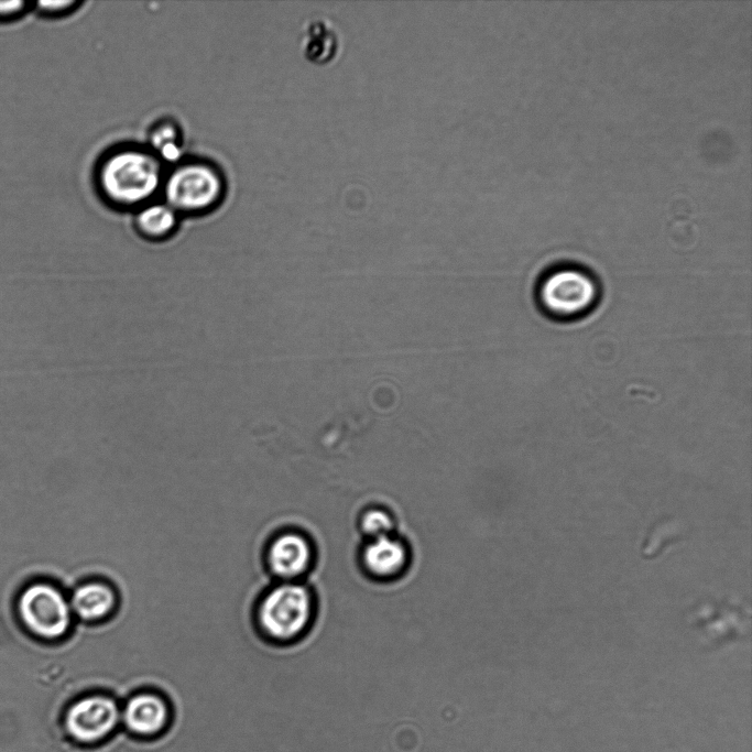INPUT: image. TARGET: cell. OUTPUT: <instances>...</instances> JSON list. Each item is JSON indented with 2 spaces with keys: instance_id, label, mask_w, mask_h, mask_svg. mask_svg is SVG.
<instances>
[{
  "instance_id": "7c38bea8",
  "label": "cell",
  "mask_w": 752,
  "mask_h": 752,
  "mask_svg": "<svg viewBox=\"0 0 752 752\" xmlns=\"http://www.w3.org/2000/svg\"><path fill=\"white\" fill-rule=\"evenodd\" d=\"M177 225L178 214L165 201H150L138 208L134 216L137 231L152 241L168 238L176 230Z\"/></svg>"
},
{
  "instance_id": "6da1fadb",
  "label": "cell",
  "mask_w": 752,
  "mask_h": 752,
  "mask_svg": "<svg viewBox=\"0 0 752 752\" xmlns=\"http://www.w3.org/2000/svg\"><path fill=\"white\" fill-rule=\"evenodd\" d=\"M162 161L150 150L126 145L109 151L96 168L101 196L119 208H140L162 190Z\"/></svg>"
},
{
  "instance_id": "ba28073f",
  "label": "cell",
  "mask_w": 752,
  "mask_h": 752,
  "mask_svg": "<svg viewBox=\"0 0 752 752\" xmlns=\"http://www.w3.org/2000/svg\"><path fill=\"white\" fill-rule=\"evenodd\" d=\"M338 29L325 17L306 21L302 31L301 51L312 64L326 66L335 62L341 52Z\"/></svg>"
},
{
  "instance_id": "7a4b0ae2",
  "label": "cell",
  "mask_w": 752,
  "mask_h": 752,
  "mask_svg": "<svg viewBox=\"0 0 752 752\" xmlns=\"http://www.w3.org/2000/svg\"><path fill=\"white\" fill-rule=\"evenodd\" d=\"M601 297L595 274L584 265L562 262L546 269L535 286L540 310L557 321H571L590 314Z\"/></svg>"
},
{
  "instance_id": "8992f818",
  "label": "cell",
  "mask_w": 752,
  "mask_h": 752,
  "mask_svg": "<svg viewBox=\"0 0 752 752\" xmlns=\"http://www.w3.org/2000/svg\"><path fill=\"white\" fill-rule=\"evenodd\" d=\"M118 708L112 699L91 695L74 702L65 715V728L78 742L95 743L106 738L116 727Z\"/></svg>"
},
{
  "instance_id": "5bb4252c",
  "label": "cell",
  "mask_w": 752,
  "mask_h": 752,
  "mask_svg": "<svg viewBox=\"0 0 752 752\" xmlns=\"http://www.w3.org/2000/svg\"><path fill=\"white\" fill-rule=\"evenodd\" d=\"M392 526L390 514L378 509L366 512L361 520L362 531L372 538L389 535Z\"/></svg>"
},
{
  "instance_id": "277c9868",
  "label": "cell",
  "mask_w": 752,
  "mask_h": 752,
  "mask_svg": "<svg viewBox=\"0 0 752 752\" xmlns=\"http://www.w3.org/2000/svg\"><path fill=\"white\" fill-rule=\"evenodd\" d=\"M165 203L178 215H197L215 208L225 194V179L212 164L179 161L164 177Z\"/></svg>"
},
{
  "instance_id": "4fadbf2b",
  "label": "cell",
  "mask_w": 752,
  "mask_h": 752,
  "mask_svg": "<svg viewBox=\"0 0 752 752\" xmlns=\"http://www.w3.org/2000/svg\"><path fill=\"white\" fill-rule=\"evenodd\" d=\"M150 150L161 160L178 163L183 153L178 127L171 121L154 126L149 133Z\"/></svg>"
},
{
  "instance_id": "8fae6325",
  "label": "cell",
  "mask_w": 752,
  "mask_h": 752,
  "mask_svg": "<svg viewBox=\"0 0 752 752\" xmlns=\"http://www.w3.org/2000/svg\"><path fill=\"white\" fill-rule=\"evenodd\" d=\"M367 570L377 577L388 578L400 574L407 563L405 544L389 535L372 538L363 551Z\"/></svg>"
},
{
  "instance_id": "3957f363",
  "label": "cell",
  "mask_w": 752,
  "mask_h": 752,
  "mask_svg": "<svg viewBox=\"0 0 752 752\" xmlns=\"http://www.w3.org/2000/svg\"><path fill=\"white\" fill-rule=\"evenodd\" d=\"M14 612L25 633L45 643L63 640L74 620L64 591L54 582L42 579L30 581L18 591Z\"/></svg>"
},
{
  "instance_id": "52a82bcc",
  "label": "cell",
  "mask_w": 752,
  "mask_h": 752,
  "mask_svg": "<svg viewBox=\"0 0 752 752\" xmlns=\"http://www.w3.org/2000/svg\"><path fill=\"white\" fill-rule=\"evenodd\" d=\"M313 558L309 542L298 533L286 532L276 536L270 544L266 562L270 570L283 579L303 575Z\"/></svg>"
},
{
  "instance_id": "9a60e30c",
  "label": "cell",
  "mask_w": 752,
  "mask_h": 752,
  "mask_svg": "<svg viewBox=\"0 0 752 752\" xmlns=\"http://www.w3.org/2000/svg\"><path fill=\"white\" fill-rule=\"evenodd\" d=\"M79 6L78 1L74 0H40L33 1V9L44 18H59L70 13L76 7Z\"/></svg>"
},
{
  "instance_id": "30bf717a",
  "label": "cell",
  "mask_w": 752,
  "mask_h": 752,
  "mask_svg": "<svg viewBox=\"0 0 752 752\" xmlns=\"http://www.w3.org/2000/svg\"><path fill=\"white\" fill-rule=\"evenodd\" d=\"M168 720L165 700L151 693L132 697L124 709L127 727L140 735H153L164 729Z\"/></svg>"
},
{
  "instance_id": "5b68a950",
  "label": "cell",
  "mask_w": 752,
  "mask_h": 752,
  "mask_svg": "<svg viewBox=\"0 0 752 752\" xmlns=\"http://www.w3.org/2000/svg\"><path fill=\"white\" fill-rule=\"evenodd\" d=\"M313 600L308 589L286 581L270 589L258 609V622L263 632L277 641H290L308 626Z\"/></svg>"
},
{
  "instance_id": "2e32d148",
  "label": "cell",
  "mask_w": 752,
  "mask_h": 752,
  "mask_svg": "<svg viewBox=\"0 0 752 752\" xmlns=\"http://www.w3.org/2000/svg\"><path fill=\"white\" fill-rule=\"evenodd\" d=\"M31 9H33V1H0V22L15 21L25 15Z\"/></svg>"
},
{
  "instance_id": "9c48e42d",
  "label": "cell",
  "mask_w": 752,
  "mask_h": 752,
  "mask_svg": "<svg viewBox=\"0 0 752 752\" xmlns=\"http://www.w3.org/2000/svg\"><path fill=\"white\" fill-rule=\"evenodd\" d=\"M74 618L96 622L110 615L117 606V596L111 586L103 581L79 584L68 598Z\"/></svg>"
}]
</instances>
